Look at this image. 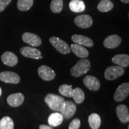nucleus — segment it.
<instances>
[{"label":"nucleus","mask_w":129,"mask_h":129,"mask_svg":"<svg viewBox=\"0 0 129 129\" xmlns=\"http://www.w3.org/2000/svg\"><path fill=\"white\" fill-rule=\"evenodd\" d=\"M44 101L51 109L54 111H60L65 104V100L59 95L49 93L45 97Z\"/></svg>","instance_id":"1"},{"label":"nucleus","mask_w":129,"mask_h":129,"mask_svg":"<svg viewBox=\"0 0 129 129\" xmlns=\"http://www.w3.org/2000/svg\"><path fill=\"white\" fill-rule=\"evenodd\" d=\"M90 62L87 59H82L78 61L71 69V74L74 77H79L86 74L90 69Z\"/></svg>","instance_id":"2"},{"label":"nucleus","mask_w":129,"mask_h":129,"mask_svg":"<svg viewBox=\"0 0 129 129\" xmlns=\"http://www.w3.org/2000/svg\"><path fill=\"white\" fill-rule=\"evenodd\" d=\"M49 41L52 46L56 48V50L63 54H69L71 51V48L66 42L63 41L60 38L56 37L50 38Z\"/></svg>","instance_id":"3"},{"label":"nucleus","mask_w":129,"mask_h":129,"mask_svg":"<svg viewBox=\"0 0 129 129\" xmlns=\"http://www.w3.org/2000/svg\"><path fill=\"white\" fill-rule=\"evenodd\" d=\"M124 69L119 66H111L106 69L105 77L108 80H114L124 74Z\"/></svg>","instance_id":"4"},{"label":"nucleus","mask_w":129,"mask_h":129,"mask_svg":"<svg viewBox=\"0 0 129 129\" xmlns=\"http://www.w3.org/2000/svg\"><path fill=\"white\" fill-rule=\"evenodd\" d=\"M129 94V84L124 83L118 86L116 90L114 96V101L117 102H120L126 99Z\"/></svg>","instance_id":"5"},{"label":"nucleus","mask_w":129,"mask_h":129,"mask_svg":"<svg viewBox=\"0 0 129 129\" xmlns=\"http://www.w3.org/2000/svg\"><path fill=\"white\" fill-rule=\"evenodd\" d=\"M20 51L21 54L26 57L34 59H41L43 58L39 50L31 47H23L20 48Z\"/></svg>","instance_id":"6"},{"label":"nucleus","mask_w":129,"mask_h":129,"mask_svg":"<svg viewBox=\"0 0 129 129\" xmlns=\"http://www.w3.org/2000/svg\"><path fill=\"white\" fill-rule=\"evenodd\" d=\"M38 74L42 80L44 81H51L55 78V72L47 65H42L38 69Z\"/></svg>","instance_id":"7"},{"label":"nucleus","mask_w":129,"mask_h":129,"mask_svg":"<svg viewBox=\"0 0 129 129\" xmlns=\"http://www.w3.org/2000/svg\"><path fill=\"white\" fill-rule=\"evenodd\" d=\"M74 23L77 26L82 29H87L91 26L93 24V19L88 14H83L77 16L74 19Z\"/></svg>","instance_id":"8"},{"label":"nucleus","mask_w":129,"mask_h":129,"mask_svg":"<svg viewBox=\"0 0 129 129\" xmlns=\"http://www.w3.org/2000/svg\"><path fill=\"white\" fill-rule=\"evenodd\" d=\"M0 80L6 83L18 84L20 78L18 74L14 72L4 71L0 73Z\"/></svg>","instance_id":"9"},{"label":"nucleus","mask_w":129,"mask_h":129,"mask_svg":"<svg viewBox=\"0 0 129 129\" xmlns=\"http://www.w3.org/2000/svg\"><path fill=\"white\" fill-rule=\"evenodd\" d=\"M22 40L25 43L32 47H38L41 44V38L35 34L25 32L22 35Z\"/></svg>","instance_id":"10"},{"label":"nucleus","mask_w":129,"mask_h":129,"mask_svg":"<svg viewBox=\"0 0 129 129\" xmlns=\"http://www.w3.org/2000/svg\"><path fill=\"white\" fill-rule=\"evenodd\" d=\"M76 105L73 102L71 101H65L64 105L60 111L63 118L65 119H69L73 117L76 112Z\"/></svg>","instance_id":"11"},{"label":"nucleus","mask_w":129,"mask_h":129,"mask_svg":"<svg viewBox=\"0 0 129 129\" xmlns=\"http://www.w3.org/2000/svg\"><path fill=\"white\" fill-rule=\"evenodd\" d=\"M84 85L88 89L92 91H98L101 87L99 81L95 77L87 75L83 79Z\"/></svg>","instance_id":"12"},{"label":"nucleus","mask_w":129,"mask_h":129,"mask_svg":"<svg viewBox=\"0 0 129 129\" xmlns=\"http://www.w3.org/2000/svg\"><path fill=\"white\" fill-rule=\"evenodd\" d=\"M1 60L6 65L13 67L16 66L18 63V58L13 53L6 51L1 56Z\"/></svg>","instance_id":"13"},{"label":"nucleus","mask_w":129,"mask_h":129,"mask_svg":"<svg viewBox=\"0 0 129 129\" xmlns=\"http://www.w3.org/2000/svg\"><path fill=\"white\" fill-rule=\"evenodd\" d=\"M24 100L25 97L22 93H16L9 95L7 99V102L10 106L17 107L23 104Z\"/></svg>","instance_id":"14"},{"label":"nucleus","mask_w":129,"mask_h":129,"mask_svg":"<svg viewBox=\"0 0 129 129\" xmlns=\"http://www.w3.org/2000/svg\"><path fill=\"white\" fill-rule=\"evenodd\" d=\"M121 43V38L117 35H111L106 37L104 40V45L106 48L113 49L120 46Z\"/></svg>","instance_id":"15"},{"label":"nucleus","mask_w":129,"mask_h":129,"mask_svg":"<svg viewBox=\"0 0 129 129\" xmlns=\"http://www.w3.org/2000/svg\"><path fill=\"white\" fill-rule=\"evenodd\" d=\"M116 114L118 119L122 123H127L129 121L128 108L125 105H119L116 108Z\"/></svg>","instance_id":"16"},{"label":"nucleus","mask_w":129,"mask_h":129,"mask_svg":"<svg viewBox=\"0 0 129 129\" xmlns=\"http://www.w3.org/2000/svg\"><path fill=\"white\" fill-rule=\"evenodd\" d=\"M71 40L75 44L81 45L83 46H86L88 47H91L94 45L92 40L87 37L84 36L82 35H73L71 37Z\"/></svg>","instance_id":"17"},{"label":"nucleus","mask_w":129,"mask_h":129,"mask_svg":"<svg viewBox=\"0 0 129 129\" xmlns=\"http://www.w3.org/2000/svg\"><path fill=\"white\" fill-rule=\"evenodd\" d=\"M71 50L72 52L78 57L85 59L89 56V53L84 46L78 44H72L71 45Z\"/></svg>","instance_id":"18"},{"label":"nucleus","mask_w":129,"mask_h":129,"mask_svg":"<svg viewBox=\"0 0 129 129\" xmlns=\"http://www.w3.org/2000/svg\"><path fill=\"white\" fill-rule=\"evenodd\" d=\"M112 62L122 68H127L129 65V56L125 54H117L112 58Z\"/></svg>","instance_id":"19"},{"label":"nucleus","mask_w":129,"mask_h":129,"mask_svg":"<svg viewBox=\"0 0 129 129\" xmlns=\"http://www.w3.org/2000/svg\"><path fill=\"white\" fill-rule=\"evenodd\" d=\"M63 120V117L61 113L53 112L48 117V124L51 127H57L62 123Z\"/></svg>","instance_id":"20"},{"label":"nucleus","mask_w":129,"mask_h":129,"mask_svg":"<svg viewBox=\"0 0 129 129\" xmlns=\"http://www.w3.org/2000/svg\"><path fill=\"white\" fill-rule=\"evenodd\" d=\"M69 7L72 12L75 13L83 12L85 9L84 3L81 0H71Z\"/></svg>","instance_id":"21"},{"label":"nucleus","mask_w":129,"mask_h":129,"mask_svg":"<svg viewBox=\"0 0 129 129\" xmlns=\"http://www.w3.org/2000/svg\"><path fill=\"white\" fill-rule=\"evenodd\" d=\"M88 124L92 129H98L101 124V117L96 113L90 114L88 118Z\"/></svg>","instance_id":"22"},{"label":"nucleus","mask_w":129,"mask_h":129,"mask_svg":"<svg viewBox=\"0 0 129 129\" xmlns=\"http://www.w3.org/2000/svg\"><path fill=\"white\" fill-rule=\"evenodd\" d=\"M72 98L76 104H80L84 102L85 99V94L83 90L79 87H76L73 89Z\"/></svg>","instance_id":"23"},{"label":"nucleus","mask_w":129,"mask_h":129,"mask_svg":"<svg viewBox=\"0 0 129 129\" xmlns=\"http://www.w3.org/2000/svg\"><path fill=\"white\" fill-rule=\"evenodd\" d=\"M114 7V4L109 0H102L98 5V9L101 12H108Z\"/></svg>","instance_id":"24"},{"label":"nucleus","mask_w":129,"mask_h":129,"mask_svg":"<svg viewBox=\"0 0 129 129\" xmlns=\"http://www.w3.org/2000/svg\"><path fill=\"white\" fill-rule=\"evenodd\" d=\"M34 0H18L17 6L20 11L25 12L28 11L32 7Z\"/></svg>","instance_id":"25"},{"label":"nucleus","mask_w":129,"mask_h":129,"mask_svg":"<svg viewBox=\"0 0 129 129\" xmlns=\"http://www.w3.org/2000/svg\"><path fill=\"white\" fill-rule=\"evenodd\" d=\"M0 129H14L13 121L10 117L6 116L0 120Z\"/></svg>","instance_id":"26"},{"label":"nucleus","mask_w":129,"mask_h":129,"mask_svg":"<svg viewBox=\"0 0 129 129\" xmlns=\"http://www.w3.org/2000/svg\"><path fill=\"white\" fill-rule=\"evenodd\" d=\"M59 92L62 96L67 98H72L73 88L71 85L62 84L59 87Z\"/></svg>","instance_id":"27"},{"label":"nucleus","mask_w":129,"mask_h":129,"mask_svg":"<svg viewBox=\"0 0 129 129\" xmlns=\"http://www.w3.org/2000/svg\"><path fill=\"white\" fill-rule=\"evenodd\" d=\"M63 7V0H51L50 3V9L54 13H59L62 11Z\"/></svg>","instance_id":"28"},{"label":"nucleus","mask_w":129,"mask_h":129,"mask_svg":"<svg viewBox=\"0 0 129 129\" xmlns=\"http://www.w3.org/2000/svg\"><path fill=\"white\" fill-rule=\"evenodd\" d=\"M81 122L78 118H75L71 122L68 129H79L80 127Z\"/></svg>","instance_id":"29"},{"label":"nucleus","mask_w":129,"mask_h":129,"mask_svg":"<svg viewBox=\"0 0 129 129\" xmlns=\"http://www.w3.org/2000/svg\"><path fill=\"white\" fill-rule=\"evenodd\" d=\"M12 0H0V12H2L12 2Z\"/></svg>","instance_id":"30"},{"label":"nucleus","mask_w":129,"mask_h":129,"mask_svg":"<svg viewBox=\"0 0 129 129\" xmlns=\"http://www.w3.org/2000/svg\"><path fill=\"white\" fill-rule=\"evenodd\" d=\"M40 129H53L51 126L49 125H47L44 124H41L40 125Z\"/></svg>","instance_id":"31"},{"label":"nucleus","mask_w":129,"mask_h":129,"mask_svg":"<svg viewBox=\"0 0 129 129\" xmlns=\"http://www.w3.org/2000/svg\"><path fill=\"white\" fill-rule=\"evenodd\" d=\"M121 1L125 4H128L129 3V0H121Z\"/></svg>","instance_id":"32"},{"label":"nucleus","mask_w":129,"mask_h":129,"mask_svg":"<svg viewBox=\"0 0 129 129\" xmlns=\"http://www.w3.org/2000/svg\"><path fill=\"white\" fill-rule=\"evenodd\" d=\"M1 94H2V90H1V88L0 87V96H1Z\"/></svg>","instance_id":"33"}]
</instances>
